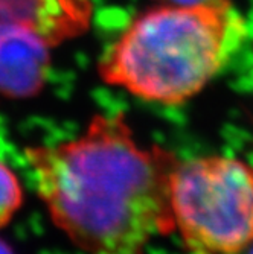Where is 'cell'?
Segmentation results:
<instances>
[{
  "label": "cell",
  "instance_id": "obj_7",
  "mask_svg": "<svg viewBox=\"0 0 253 254\" xmlns=\"http://www.w3.org/2000/svg\"><path fill=\"white\" fill-rule=\"evenodd\" d=\"M169 2H174V3H180V5H194V3H200V2H204V0H169Z\"/></svg>",
  "mask_w": 253,
  "mask_h": 254
},
{
  "label": "cell",
  "instance_id": "obj_9",
  "mask_svg": "<svg viewBox=\"0 0 253 254\" xmlns=\"http://www.w3.org/2000/svg\"><path fill=\"white\" fill-rule=\"evenodd\" d=\"M247 250H249V251H247V254H253V244H252Z\"/></svg>",
  "mask_w": 253,
  "mask_h": 254
},
{
  "label": "cell",
  "instance_id": "obj_2",
  "mask_svg": "<svg viewBox=\"0 0 253 254\" xmlns=\"http://www.w3.org/2000/svg\"><path fill=\"white\" fill-rule=\"evenodd\" d=\"M241 29L229 0L156 8L131 23L99 73L144 101L177 105L218 73Z\"/></svg>",
  "mask_w": 253,
  "mask_h": 254
},
{
  "label": "cell",
  "instance_id": "obj_5",
  "mask_svg": "<svg viewBox=\"0 0 253 254\" xmlns=\"http://www.w3.org/2000/svg\"><path fill=\"white\" fill-rule=\"evenodd\" d=\"M90 0H0V29L23 26L57 46L84 34L90 25Z\"/></svg>",
  "mask_w": 253,
  "mask_h": 254
},
{
  "label": "cell",
  "instance_id": "obj_3",
  "mask_svg": "<svg viewBox=\"0 0 253 254\" xmlns=\"http://www.w3.org/2000/svg\"><path fill=\"white\" fill-rule=\"evenodd\" d=\"M169 202L174 232L192 254H238L253 244V168L240 158L178 160Z\"/></svg>",
  "mask_w": 253,
  "mask_h": 254
},
{
  "label": "cell",
  "instance_id": "obj_6",
  "mask_svg": "<svg viewBox=\"0 0 253 254\" xmlns=\"http://www.w3.org/2000/svg\"><path fill=\"white\" fill-rule=\"evenodd\" d=\"M23 201L21 184L15 174L0 161V227H3L20 209Z\"/></svg>",
  "mask_w": 253,
  "mask_h": 254
},
{
  "label": "cell",
  "instance_id": "obj_1",
  "mask_svg": "<svg viewBox=\"0 0 253 254\" xmlns=\"http://www.w3.org/2000/svg\"><path fill=\"white\" fill-rule=\"evenodd\" d=\"M26 160L54 224L87 254H145L174 232L178 158L137 142L122 116H95L77 138L28 148Z\"/></svg>",
  "mask_w": 253,
  "mask_h": 254
},
{
  "label": "cell",
  "instance_id": "obj_4",
  "mask_svg": "<svg viewBox=\"0 0 253 254\" xmlns=\"http://www.w3.org/2000/svg\"><path fill=\"white\" fill-rule=\"evenodd\" d=\"M51 48L48 40L29 28L0 29V93L8 98L37 95L44 82Z\"/></svg>",
  "mask_w": 253,
  "mask_h": 254
},
{
  "label": "cell",
  "instance_id": "obj_8",
  "mask_svg": "<svg viewBox=\"0 0 253 254\" xmlns=\"http://www.w3.org/2000/svg\"><path fill=\"white\" fill-rule=\"evenodd\" d=\"M0 254H12L11 248L3 241H0Z\"/></svg>",
  "mask_w": 253,
  "mask_h": 254
}]
</instances>
